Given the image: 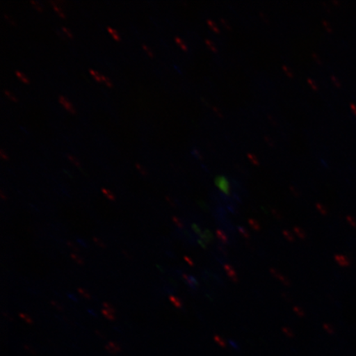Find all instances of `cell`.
<instances>
[{"instance_id":"cell-1","label":"cell","mask_w":356,"mask_h":356,"mask_svg":"<svg viewBox=\"0 0 356 356\" xmlns=\"http://www.w3.org/2000/svg\"><path fill=\"white\" fill-rule=\"evenodd\" d=\"M215 184L225 195H231L229 181L226 177L220 175L216 176L215 178Z\"/></svg>"},{"instance_id":"cell-2","label":"cell","mask_w":356,"mask_h":356,"mask_svg":"<svg viewBox=\"0 0 356 356\" xmlns=\"http://www.w3.org/2000/svg\"><path fill=\"white\" fill-rule=\"evenodd\" d=\"M270 271V274L273 275L275 278H277L280 283H282L284 286L288 287L291 286V282H289V280L286 277H284V275L280 273L279 270L275 268H271Z\"/></svg>"},{"instance_id":"cell-3","label":"cell","mask_w":356,"mask_h":356,"mask_svg":"<svg viewBox=\"0 0 356 356\" xmlns=\"http://www.w3.org/2000/svg\"><path fill=\"white\" fill-rule=\"evenodd\" d=\"M224 268H225L227 275H228V277L231 280H232V282L234 283H238V274H237V273H236V270H234V267L232 266H230L229 264H225Z\"/></svg>"},{"instance_id":"cell-4","label":"cell","mask_w":356,"mask_h":356,"mask_svg":"<svg viewBox=\"0 0 356 356\" xmlns=\"http://www.w3.org/2000/svg\"><path fill=\"white\" fill-rule=\"evenodd\" d=\"M182 277H184L186 283H188L190 288L193 289H197L198 288L199 283L197 282V280L193 277V275H189L188 274H182Z\"/></svg>"},{"instance_id":"cell-5","label":"cell","mask_w":356,"mask_h":356,"mask_svg":"<svg viewBox=\"0 0 356 356\" xmlns=\"http://www.w3.org/2000/svg\"><path fill=\"white\" fill-rule=\"evenodd\" d=\"M105 348L108 353L114 355L121 353L122 350L121 346L113 341L108 342V343L105 346Z\"/></svg>"},{"instance_id":"cell-6","label":"cell","mask_w":356,"mask_h":356,"mask_svg":"<svg viewBox=\"0 0 356 356\" xmlns=\"http://www.w3.org/2000/svg\"><path fill=\"white\" fill-rule=\"evenodd\" d=\"M58 99H59V102H60V104L64 106V108L70 111V113H75V110L74 108V106L72 104H70L68 99H65L64 96L60 95L58 97Z\"/></svg>"},{"instance_id":"cell-7","label":"cell","mask_w":356,"mask_h":356,"mask_svg":"<svg viewBox=\"0 0 356 356\" xmlns=\"http://www.w3.org/2000/svg\"><path fill=\"white\" fill-rule=\"evenodd\" d=\"M200 237L202 238L200 239H202L203 241L206 242L208 244L211 243L213 239V236L211 233V231L209 229L204 230L203 233L200 235Z\"/></svg>"},{"instance_id":"cell-8","label":"cell","mask_w":356,"mask_h":356,"mask_svg":"<svg viewBox=\"0 0 356 356\" xmlns=\"http://www.w3.org/2000/svg\"><path fill=\"white\" fill-rule=\"evenodd\" d=\"M216 235L218 239L220 240V242L222 243V244H229V238L228 236L226 235V234L224 232V231L221 229H217L216 230Z\"/></svg>"},{"instance_id":"cell-9","label":"cell","mask_w":356,"mask_h":356,"mask_svg":"<svg viewBox=\"0 0 356 356\" xmlns=\"http://www.w3.org/2000/svg\"><path fill=\"white\" fill-rule=\"evenodd\" d=\"M293 232H295L298 238H300L302 240H304L307 238V234L305 231L300 228V227H293Z\"/></svg>"},{"instance_id":"cell-10","label":"cell","mask_w":356,"mask_h":356,"mask_svg":"<svg viewBox=\"0 0 356 356\" xmlns=\"http://www.w3.org/2000/svg\"><path fill=\"white\" fill-rule=\"evenodd\" d=\"M169 300H170L172 305L177 309H182V307H184V304H182L181 300L175 296H171L169 297Z\"/></svg>"},{"instance_id":"cell-11","label":"cell","mask_w":356,"mask_h":356,"mask_svg":"<svg viewBox=\"0 0 356 356\" xmlns=\"http://www.w3.org/2000/svg\"><path fill=\"white\" fill-rule=\"evenodd\" d=\"M248 225H250L251 228L254 231H261V226L260 222L254 219H249Z\"/></svg>"},{"instance_id":"cell-12","label":"cell","mask_w":356,"mask_h":356,"mask_svg":"<svg viewBox=\"0 0 356 356\" xmlns=\"http://www.w3.org/2000/svg\"><path fill=\"white\" fill-rule=\"evenodd\" d=\"M283 235L284 237L286 238V240H288L289 242L293 243L296 241L295 236L291 233V231L289 230H283Z\"/></svg>"},{"instance_id":"cell-13","label":"cell","mask_w":356,"mask_h":356,"mask_svg":"<svg viewBox=\"0 0 356 356\" xmlns=\"http://www.w3.org/2000/svg\"><path fill=\"white\" fill-rule=\"evenodd\" d=\"M102 314H104L106 319L110 320V321H114V320H115V314L105 309L102 310Z\"/></svg>"},{"instance_id":"cell-14","label":"cell","mask_w":356,"mask_h":356,"mask_svg":"<svg viewBox=\"0 0 356 356\" xmlns=\"http://www.w3.org/2000/svg\"><path fill=\"white\" fill-rule=\"evenodd\" d=\"M102 193H104L106 195V197L108 198L109 200H111V202H114L115 200V197L113 193H111V191L106 189V188H102Z\"/></svg>"},{"instance_id":"cell-15","label":"cell","mask_w":356,"mask_h":356,"mask_svg":"<svg viewBox=\"0 0 356 356\" xmlns=\"http://www.w3.org/2000/svg\"><path fill=\"white\" fill-rule=\"evenodd\" d=\"M293 310L298 316H299L300 318H305L306 316L305 310L299 306L293 307Z\"/></svg>"},{"instance_id":"cell-16","label":"cell","mask_w":356,"mask_h":356,"mask_svg":"<svg viewBox=\"0 0 356 356\" xmlns=\"http://www.w3.org/2000/svg\"><path fill=\"white\" fill-rule=\"evenodd\" d=\"M238 230L239 234H241L243 238L247 239L250 238V234H249L248 231L246 229L243 228V227L238 226Z\"/></svg>"},{"instance_id":"cell-17","label":"cell","mask_w":356,"mask_h":356,"mask_svg":"<svg viewBox=\"0 0 356 356\" xmlns=\"http://www.w3.org/2000/svg\"><path fill=\"white\" fill-rule=\"evenodd\" d=\"M106 29H108L109 33L111 35H113V38H114V40H115V41H120V39H121V38H120V35L118 33L117 31H115L114 29L111 28V26H108V28H106Z\"/></svg>"},{"instance_id":"cell-18","label":"cell","mask_w":356,"mask_h":356,"mask_svg":"<svg viewBox=\"0 0 356 356\" xmlns=\"http://www.w3.org/2000/svg\"><path fill=\"white\" fill-rule=\"evenodd\" d=\"M15 74L17 78H19L22 83H29V79L25 76V75L20 72L19 70H15Z\"/></svg>"},{"instance_id":"cell-19","label":"cell","mask_w":356,"mask_h":356,"mask_svg":"<svg viewBox=\"0 0 356 356\" xmlns=\"http://www.w3.org/2000/svg\"><path fill=\"white\" fill-rule=\"evenodd\" d=\"M50 3L52 4L53 8H54L58 15H59L61 17H65L64 12L61 10L60 7L58 6L56 2L51 1V0Z\"/></svg>"},{"instance_id":"cell-20","label":"cell","mask_w":356,"mask_h":356,"mask_svg":"<svg viewBox=\"0 0 356 356\" xmlns=\"http://www.w3.org/2000/svg\"><path fill=\"white\" fill-rule=\"evenodd\" d=\"M71 258L76 262L77 264L83 266L84 264V261L82 257H80L79 255L75 254V253H71Z\"/></svg>"},{"instance_id":"cell-21","label":"cell","mask_w":356,"mask_h":356,"mask_svg":"<svg viewBox=\"0 0 356 356\" xmlns=\"http://www.w3.org/2000/svg\"><path fill=\"white\" fill-rule=\"evenodd\" d=\"M78 291L80 293V295H81L83 298H86V299H87V300L92 299V296H91L90 293H89L86 291V289H84L83 288H79Z\"/></svg>"},{"instance_id":"cell-22","label":"cell","mask_w":356,"mask_h":356,"mask_svg":"<svg viewBox=\"0 0 356 356\" xmlns=\"http://www.w3.org/2000/svg\"><path fill=\"white\" fill-rule=\"evenodd\" d=\"M89 73L92 75V77L95 79L96 81L102 82V74L96 72V71L93 70L92 69H89Z\"/></svg>"},{"instance_id":"cell-23","label":"cell","mask_w":356,"mask_h":356,"mask_svg":"<svg viewBox=\"0 0 356 356\" xmlns=\"http://www.w3.org/2000/svg\"><path fill=\"white\" fill-rule=\"evenodd\" d=\"M19 317L22 320H24V321L26 322V323L33 324V319L31 318L28 314H24V313H20L19 314Z\"/></svg>"},{"instance_id":"cell-24","label":"cell","mask_w":356,"mask_h":356,"mask_svg":"<svg viewBox=\"0 0 356 356\" xmlns=\"http://www.w3.org/2000/svg\"><path fill=\"white\" fill-rule=\"evenodd\" d=\"M282 332H284V335H286L288 337L293 338V337H295V334H293V331L289 327H282Z\"/></svg>"},{"instance_id":"cell-25","label":"cell","mask_w":356,"mask_h":356,"mask_svg":"<svg viewBox=\"0 0 356 356\" xmlns=\"http://www.w3.org/2000/svg\"><path fill=\"white\" fill-rule=\"evenodd\" d=\"M213 340L216 342L218 345H219L220 347H226V342L222 339V338L220 336L216 335L213 337Z\"/></svg>"},{"instance_id":"cell-26","label":"cell","mask_w":356,"mask_h":356,"mask_svg":"<svg viewBox=\"0 0 356 356\" xmlns=\"http://www.w3.org/2000/svg\"><path fill=\"white\" fill-rule=\"evenodd\" d=\"M172 221H173V222H175L176 226L178 227V228H180V229L184 228V222H182L180 220L179 218H177V216H172Z\"/></svg>"},{"instance_id":"cell-27","label":"cell","mask_w":356,"mask_h":356,"mask_svg":"<svg viewBox=\"0 0 356 356\" xmlns=\"http://www.w3.org/2000/svg\"><path fill=\"white\" fill-rule=\"evenodd\" d=\"M92 239H93V241H95V243H96L97 246H99V248H106V244L102 241L101 238H97V237H96V236H95V237H93Z\"/></svg>"},{"instance_id":"cell-28","label":"cell","mask_w":356,"mask_h":356,"mask_svg":"<svg viewBox=\"0 0 356 356\" xmlns=\"http://www.w3.org/2000/svg\"><path fill=\"white\" fill-rule=\"evenodd\" d=\"M316 207H317L318 211L322 213L323 216H326L327 213V209L323 207V204L318 203L316 204Z\"/></svg>"},{"instance_id":"cell-29","label":"cell","mask_w":356,"mask_h":356,"mask_svg":"<svg viewBox=\"0 0 356 356\" xmlns=\"http://www.w3.org/2000/svg\"><path fill=\"white\" fill-rule=\"evenodd\" d=\"M67 158H68L70 161L73 163L75 166L80 168V163L78 161L76 158H74V156L70 154L67 155Z\"/></svg>"},{"instance_id":"cell-30","label":"cell","mask_w":356,"mask_h":356,"mask_svg":"<svg viewBox=\"0 0 356 356\" xmlns=\"http://www.w3.org/2000/svg\"><path fill=\"white\" fill-rule=\"evenodd\" d=\"M191 229L194 231V232L199 236L202 234V229L200 228V226L197 224L191 225Z\"/></svg>"},{"instance_id":"cell-31","label":"cell","mask_w":356,"mask_h":356,"mask_svg":"<svg viewBox=\"0 0 356 356\" xmlns=\"http://www.w3.org/2000/svg\"><path fill=\"white\" fill-rule=\"evenodd\" d=\"M30 2L35 7V10H38L39 12L43 11V8H42L41 4H40V3L35 2V1H34V0H30Z\"/></svg>"},{"instance_id":"cell-32","label":"cell","mask_w":356,"mask_h":356,"mask_svg":"<svg viewBox=\"0 0 356 356\" xmlns=\"http://www.w3.org/2000/svg\"><path fill=\"white\" fill-rule=\"evenodd\" d=\"M104 307L106 310H108V311L111 312V313H113L115 314V309L113 308V305H111L110 304H108V302H104Z\"/></svg>"},{"instance_id":"cell-33","label":"cell","mask_w":356,"mask_h":356,"mask_svg":"<svg viewBox=\"0 0 356 356\" xmlns=\"http://www.w3.org/2000/svg\"><path fill=\"white\" fill-rule=\"evenodd\" d=\"M102 81L104 82L106 84V86H108L109 88L113 87V83L110 81L108 77L104 76V75L102 74Z\"/></svg>"},{"instance_id":"cell-34","label":"cell","mask_w":356,"mask_h":356,"mask_svg":"<svg viewBox=\"0 0 356 356\" xmlns=\"http://www.w3.org/2000/svg\"><path fill=\"white\" fill-rule=\"evenodd\" d=\"M61 29L63 30V32L67 35V37L70 38H74V35L71 33L70 31L68 29H66L65 26H62Z\"/></svg>"},{"instance_id":"cell-35","label":"cell","mask_w":356,"mask_h":356,"mask_svg":"<svg viewBox=\"0 0 356 356\" xmlns=\"http://www.w3.org/2000/svg\"><path fill=\"white\" fill-rule=\"evenodd\" d=\"M51 305L53 306V307H55V308L58 310H60V311H63L64 309H63V307H62L59 302H56V301H51Z\"/></svg>"},{"instance_id":"cell-36","label":"cell","mask_w":356,"mask_h":356,"mask_svg":"<svg viewBox=\"0 0 356 356\" xmlns=\"http://www.w3.org/2000/svg\"><path fill=\"white\" fill-rule=\"evenodd\" d=\"M67 245H68V247L71 249V250H73L76 252H79V249L76 246H75V244L74 243L68 241L67 242Z\"/></svg>"},{"instance_id":"cell-37","label":"cell","mask_w":356,"mask_h":356,"mask_svg":"<svg viewBox=\"0 0 356 356\" xmlns=\"http://www.w3.org/2000/svg\"><path fill=\"white\" fill-rule=\"evenodd\" d=\"M136 167L137 168L138 170H139V172H140L141 175H143V176H146L147 175V172H146L145 169L142 168L140 164L136 163Z\"/></svg>"},{"instance_id":"cell-38","label":"cell","mask_w":356,"mask_h":356,"mask_svg":"<svg viewBox=\"0 0 356 356\" xmlns=\"http://www.w3.org/2000/svg\"><path fill=\"white\" fill-rule=\"evenodd\" d=\"M3 92L6 93V95H7L8 97H10V99L13 101V102H17L16 97L13 95H11V92L8 90H7V89H3Z\"/></svg>"},{"instance_id":"cell-39","label":"cell","mask_w":356,"mask_h":356,"mask_svg":"<svg viewBox=\"0 0 356 356\" xmlns=\"http://www.w3.org/2000/svg\"><path fill=\"white\" fill-rule=\"evenodd\" d=\"M273 215L277 218V219L278 220H282V213H280L278 211L275 210V209H273Z\"/></svg>"},{"instance_id":"cell-40","label":"cell","mask_w":356,"mask_h":356,"mask_svg":"<svg viewBox=\"0 0 356 356\" xmlns=\"http://www.w3.org/2000/svg\"><path fill=\"white\" fill-rule=\"evenodd\" d=\"M197 243H198V244L200 245V247H202L203 249H204V250H207V249L208 248V243H207L206 242L203 241L202 239H198L197 240Z\"/></svg>"},{"instance_id":"cell-41","label":"cell","mask_w":356,"mask_h":356,"mask_svg":"<svg viewBox=\"0 0 356 356\" xmlns=\"http://www.w3.org/2000/svg\"><path fill=\"white\" fill-rule=\"evenodd\" d=\"M142 47L144 48V50L146 51L147 54H148L149 57H154L153 52L151 51L148 47H147L145 44H142Z\"/></svg>"},{"instance_id":"cell-42","label":"cell","mask_w":356,"mask_h":356,"mask_svg":"<svg viewBox=\"0 0 356 356\" xmlns=\"http://www.w3.org/2000/svg\"><path fill=\"white\" fill-rule=\"evenodd\" d=\"M3 17H6V19L8 20V22H10L12 25H16L15 20L11 19V17L10 16H8L7 15V13H4Z\"/></svg>"},{"instance_id":"cell-43","label":"cell","mask_w":356,"mask_h":356,"mask_svg":"<svg viewBox=\"0 0 356 356\" xmlns=\"http://www.w3.org/2000/svg\"><path fill=\"white\" fill-rule=\"evenodd\" d=\"M323 327H324L325 330H326L328 333H331V334L333 333L332 327L331 326H329L328 324L325 323L323 325Z\"/></svg>"},{"instance_id":"cell-44","label":"cell","mask_w":356,"mask_h":356,"mask_svg":"<svg viewBox=\"0 0 356 356\" xmlns=\"http://www.w3.org/2000/svg\"><path fill=\"white\" fill-rule=\"evenodd\" d=\"M176 42L180 44V47L184 49V50H186V44L181 42V40L179 38H175Z\"/></svg>"},{"instance_id":"cell-45","label":"cell","mask_w":356,"mask_h":356,"mask_svg":"<svg viewBox=\"0 0 356 356\" xmlns=\"http://www.w3.org/2000/svg\"><path fill=\"white\" fill-rule=\"evenodd\" d=\"M184 259L186 262H188V264L191 266H194V262L193 260H191V258H190L189 257H186L185 256L184 257Z\"/></svg>"},{"instance_id":"cell-46","label":"cell","mask_w":356,"mask_h":356,"mask_svg":"<svg viewBox=\"0 0 356 356\" xmlns=\"http://www.w3.org/2000/svg\"><path fill=\"white\" fill-rule=\"evenodd\" d=\"M0 156H1V158L3 160H8V155L4 154L3 149H0Z\"/></svg>"},{"instance_id":"cell-47","label":"cell","mask_w":356,"mask_h":356,"mask_svg":"<svg viewBox=\"0 0 356 356\" xmlns=\"http://www.w3.org/2000/svg\"><path fill=\"white\" fill-rule=\"evenodd\" d=\"M218 249L222 253V254L227 256V252L224 247L221 246V245H218Z\"/></svg>"},{"instance_id":"cell-48","label":"cell","mask_w":356,"mask_h":356,"mask_svg":"<svg viewBox=\"0 0 356 356\" xmlns=\"http://www.w3.org/2000/svg\"><path fill=\"white\" fill-rule=\"evenodd\" d=\"M199 204H200V206L202 207L204 209V211H207L209 210V207H208V206H207V204L206 203H204L202 202H200Z\"/></svg>"},{"instance_id":"cell-49","label":"cell","mask_w":356,"mask_h":356,"mask_svg":"<svg viewBox=\"0 0 356 356\" xmlns=\"http://www.w3.org/2000/svg\"><path fill=\"white\" fill-rule=\"evenodd\" d=\"M24 348L26 349V350H28L29 353H30L31 354H35V351L34 350H33L32 348H31L30 346H24Z\"/></svg>"},{"instance_id":"cell-50","label":"cell","mask_w":356,"mask_h":356,"mask_svg":"<svg viewBox=\"0 0 356 356\" xmlns=\"http://www.w3.org/2000/svg\"><path fill=\"white\" fill-rule=\"evenodd\" d=\"M122 252H123L124 256L127 257V258H128V259H130V260L132 259V257L131 255H129V253L127 251H122Z\"/></svg>"},{"instance_id":"cell-51","label":"cell","mask_w":356,"mask_h":356,"mask_svg":"<svg viewBox=\"0 0 356 356\" xmlns=\"http://www.w3.org/2000/svg\"><path fill=\"white\" fill-rule=\"evenodd\" d=\"M166 200H168V202L169 203H170V204H171V206H172V207H175V203H173L172 200L170 197H166Z\"/></svg>"},{"instance_id":"cell-52","label":"cell","mask_w":356,"mask_h":356,"mask_svg":"<svg viewBox=\"0 0 356 356\" xmlns=\"http://www.w3.org/2000/svg\"><path fill=\"white\" fill-rule=\"evenodd\" d=\"M0 195H1V198H2L3 200H7L6 195H4V193H3V191H0Z\"/></svg>"},{"instance_id":"cell-53","label":"cell","mask_w":356,"mask_h":356,"mask_svg":"<svg viewBox=\"0 0 356 356\" xmlns=\"http://www.w3.org/2000/svg\"><path fill=\"white\" fill-rule=\"evenodd\" d=\"M96 334L97 336H99L102 338H104V335H102V334L100 332H99V330H96Z\"/></svg>"},{"instance_id":"cell-54","label":"cell","mask_w":356,"mask_h":356,"mask_svg":"<svg viewBox=\"0 0 356 356\" xmlns=\"http://www.w3.org/2000/svg\"><path fill=\"white\" fill-rule=\"evenodd\" d=\"M4 316H6V318H8V319H10L11 321H13V318H10V316L8 315V314H6V313L3 314Z\"/></svg>"},{"instance_id":"cell-55","label":"cell","mask_w":356,"mask_h":356,"mask_svg":"<svg viewBox=\"0 0 356 356\" xmlns=\"http://www.w3.org/2000/svg\"><path fill=\"white\" fill-rule=\"evenodd\" d=\"M158 268L161 271V273H163V270L162 269V267L160 266H157Z\"/></svg>"}]
</instances>
